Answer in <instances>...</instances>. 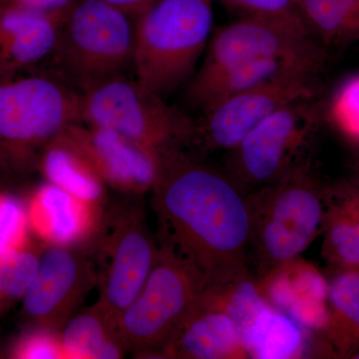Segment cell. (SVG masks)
<instances>
[{"instance_id": "cell-1", "label": "cell", "mask_w": 359, "mask_h": 359, "mask_svg": "<svg viewBox=\"0 0 359 359\" xmlns=\"http://www.w3.org/2000/svg\"><path fill=\"white\" fill-rule=\"evenodd\" d=\"M150 193L158 242L197 266L208 289L249 273V193L230 174L174 149Z\"/></svg>"}, {"instance_id": "cell-2", "label": "cell", "mask_w": 359, "mask_h": 359, "mask_svg": "<svg viewBox=\"0 0 359 359\" xmlns=\"http://www.w3.org/2000/svg\"><path fill=\"white\" fill-rule=\"evenodd\" d=\"M82 122L81 92L49 75L0 76V171L39 166L49 142Z\"/></svg>"}, {"instance_id": "cell-3", "label": "cell", "mask_w": 359, "mask_h": 359, "mask_svg": "<svg viewBox=\"0 0 359 359\" xmlns=\"http://www.w3.org/2000/svg\"><path fill=\"white\" fill-rule=\"evenodd\" d=\"M214 0H157L136 20L133 69L144 88L165 98L191 77L205 53Z\"/></svg>"}, {"instance_id": "cell-4", "label": "cell", "mask_w": 359, "mask_h": 359, "mask_svg": "<svg viewBox=\"0 0 359 359\" xmlns=\"http://www.w3.org/2000/svg\"><path fill=\"white\" fill-rule=\"evenodd\" d=\"M133 20L103 0H72L51 54L65 82L83 92L133 67Z\"/></svg>"}, {"instance_id": "cell-5", "label": "cell", "mask_w": 359, "mask_h": 359, "mask_svg": "<svg viewBox=\"0 0 359 359\" xmlns=\"http://www.w3.org/2000/svg\"><path fill=\"white\" fill-rule=\"evenodd\" d=\"M250 245L257 259V278L301 256L320 233L325 192L311 176L309 162L282 180L249 193Z\"/></svg>"}, {"instance_id": "cell-6", "label": "cell", "mask_w": 359, "mask_h": 359, "mask_svg": "<svg viewBox=\"0 0 359 359\" xmlns=\"http://www.w3.org/2000/svg\"><path fill=\"white\" fill-rule=\"evenodd\" d=\"M207 289L197 266L159 244L143 289L116 321V337L126 353L159 358L168 339Z\"/></svg>"}, {"instance_id": "cell-7", "label": "cell", "mask_w": 359, "mask_h": 359, "mask_svg": "<svg viewBox=\"0 0 359 359\" xmlns=\"http://www.w3.org/2000/svg\"><path fill=\"white\" fill-rule=\"evenodd\" d=\"M82 122L160 151L195 140L197 123L125 75L81 92Z\"/></svg>"}, {"instance_id": "cell-8", "label": "cell", "mask_w": 359, "mask_h": 359, "mask_svg": "<svg viewBox=\"0 0 359 359\" xmlns=\"http://www.w3.org/2000/svg\"><path fill=\"white\" fill-rule=\"evenodd\" d=\"M100 268L95 306L114 325L143 289L154 266L159 242L149 229L140 202L118 203L105 211L96 238Z\"/></svg>"}, {"instance_id": "cell-9", "label": "cell", "mask_w": 359, "mask_h": 359, "mask_svg": "<svg viewBox=\"0 0 359 359\" xmlns=\"http://www.w3.org/2000/svg\"><path fill=\"white\" fill-rule=\"evenodd\" d=\"M323 116L318 98L283 106L230 151L229 174L248 193L273 185L308 163V150Z\"/></svg>"}, {"instance_id": "cell-10", "label": "cell", "mask_w": 359, "mask_h": 359, "mask_svg": "<svg viewBox=\"0 0 359 359\" xmlns=\"http://www.w3.org/2000/svg\"><path fill=\"white\" fill-rule=\"evenodd\" d=\"M323 45L282 23L245 18L222 26L209 40L198 76L259 60H282L320 74L325 65Z\"/></svg>"}, {"instance_id": "cell-11", "label": "cell", "mask_w": 359, "mask_h": 359, "mask_svg": "<svg viewBox=\"0 0 359 359\" xmlns=\"http://www.w3.org/2000/svg\"><path fill=\"white\" fill-rule=\"evenodd\" d=\"M318 74L297 72L222 99L203 110L196 138L230 152L269 115L294 101L318 98Z\"/></svg>"}, {"instance_id": "cell-12", "label": "cell", "mask_w": 359, "mask_h": 359, "mask_svg": "<svg viewBox=\"0 0 359 359\" xmlns=\"http://www.w3.org/2000/svg\"><path fill=\"white\" fill-rule=\"evenodd\" d=\"M95 283L97 269L81 248L47 245L23 311L37 327L60 332Z\"/></svg>"}, {"instance_id": "cell-13", "label": "cell", "mask_w": 359, "mask_h": 359, "mask_svg": "<svg viewBox=\"0 0 359 359\" xmlns=\"http://www.w3.org/2000/svg\"><path fill=\"white\" fill-rule=\"evenodd\" d=\"M66 133L106 186L134 198L152 191L167 151L149 147L111 130L88 126L83 122L71 125Z\"/></svg>"}, {"instance_id": "cell-14", "label": "cell", "mask_w": 359, "mask_h": 359, "mask_svg": "<svg viewBox=\"0 0 359 359\" xmlns=\"http://www.w3.org/2000/svg\"><path fill=\"white\" fill-rule=\"evenodd\" d=\"M257 285L273 308L321 334L327 320L330 282L313 264L295 257L259 278Z\"/></svg>"}, {"instance_id": "cell-15", "label": "cell", "mask_w": 359, "mask_h": 359, "mask_svg": "<svg viewBox=\"0 0 359 359\" xmlns=\"http://www.w3.org/2000/svg\"><path fill=\"white\" fill-rule=\"evenodd\" d=\"M27 210L29 228L47 245L71 248L95 242L105 214L48 182L36 189Z\"/></svg>"}, {"instance_id": "cell-16", "label": "cell", "mask_w": 359, "mask_h": 359, "mask_svg": "<svg viewBox=\"0 0 359 359\" xmlns=\"http://www.w3.org/2000/svg\"><path fill=\"white\" fill-rule=\"evenodd\" d=\"M159 358L242 359L248 355L237 323L203 294L168 339Z\"/></svg>"}, {"instance_id": "cell-17", "label": "cell", "mask_w": 359, "mask_h": 359, "mask_svg": "<svg viewBox=\"0 0 359 359\" xmlns=\"http://www.w3.org/2000/svg\"><path fill=\"white\" fill-rule=\"evenodd\" d=\"M61 13H41L13 6L0 11V76L20 74L50 57Z\"/></svg>"}, {"instance_id": "cell-18", "label": "cell", "mask_w": 359, "mask_h": 359, "mask_svg": "<svg viewBox=\"0 0 359 359\" xmlns=\"http://www.w3.org/2000/svg\"><path fill=\"white\" fill-rule=\"evenodd\" d=\"M37 168L46 182L85 204L98 208L105 205L106 184L71 140L66 129L47 144Z\"/></svg>"}, {"instance_id": "cell-19", "label": "cell", "mask_w": 359, "mask_h": 359, "mask_svg": "<svg viewBox=\"0 0 359 359\" xmlns=\"http://www.w3.org/2000/svg\"><path fill=\"white\" fill-rule=\"evenodd\" d=\"M314 332L302 327L289 314L264 306L243 330L248 358H302L309 353Z\"/></svg>"}, {"instance_id": "cell-20", "label": "cell", "mask_w": 359, "mask_h": 359, "mask_svg": "<svg viewBox=\"0 0 359 359\" xmlns=\"http://www.w3.org/2000/svg\"><path fill=\"white\" fill-rule=\"evenodd\" d=\"M297 72L318 74L294 63L269 59L233 66L205 76L195 75L189 85L188 99L203 111L226 97Z\"/></svg>"}, {"instance_id": "cell-21", "label": "cell", "mask_w": 359, "mask_h": 359, "mask_svg": "<svg viewBox=\"0 0 359 359\" xmlns=\"http://www.w3.org/2000/svg\"><path fill=\"white\" fill-rule=\"evenodd\" d=\"M323 255L335 271L359 268V187L325 192Z\"/></svg>"}, {"instance_id": "cell-22", "label": "cell", "mask_w": 359, "mask_h": 359, "mask_svg": "<svg viewBox=\"0 0 359 359\" xmlns=\"http://www.w3.org/2000/svg\"><path fill=\"white\" fill-rule=\"evenodd\" d=\"M321 335L332 353H359V268L337 269L328 289V316Z\"/></svg>"}, {"instance_id": "cell-23", "label": "cell", "mask_w": 359, "mask_h": 359, "mask_svg": "<svg viewBox=\"0 0 359 359\" xmlns=\"http://www.w3.org/2000/svg\"><path fill=\"white\" fill-rule=\"evenodd\" d=\"M65 358L118 359L126 353L95 304L73 316L59 334Z\"/></svg>"}, {"instance_id": "cell-24", "label": "cell", "mask_w": 359, "mask_h": 359, "mask_svg": "<svg viewBox=\"0 0 359 359\" xmlns=\"http://www.w3.org/2000/svg\"><path fill=\"white\" fill-rule=\"evenodd\" d=\"M314 37L323 45L359 43V0H299Z\"/></svg>"}, {"instance_id": "cell-25", "label": "cell", "mask_w": 359, "mask_h": 359, "mask_svg": "<svg viewBox=\"0 0 359 359\" xmlns=\"http://www.w3.org/2000/svg\"><path fill=\"white\" fill-rule=\"evenodd\" d=\"M40 255L26 245L0 249V297H22L39 271Z\"/></svg>"}, {"instance_id": "cell-26", "label": "cell", "mask_w": 359, "mask_h": 359, "mask_svg": "<svg viewBox=\"0 0 359 359\" xmlns=\"http://www.w3.org/2000/svg\"><path fill=\"white\" fill-rule=\"evenodd\" d=\"M219 1L233 13L240 14V18L245 16V18H257L276 21L316 39L302 13L299 0H219Z\"/></svg>"}, {"instance_id": "cell-27", "label": "cell", "mask_w": 359, "mask_h": 359, "mask_svg": "<svg viewBox=\"0 0 359 359\" xmlns=\"http://www.w3.org/2000/svg\"><path fill=\"white\" fill-rule=\"evenodd\" d=\"M325 114L344 138L359 146V73L346 77L337 86Z\"/></svg>"}, {"instance_id": "cell-28", "label": "cell", "mask_w": 359, "mask_h": 359, "mask_svg": "<svg viewBox=\"0 0 359 359\" xmlns=\"http://www.w3.org/2000/svg\"><path fill=\"white\" fill-rule=\"evenodd\" d=\"M28 210L18 198L0 193V249L25 245Z\"/></svg>"}, {"instance_id": "cell-29", "label": "cell", "mask_w": 359, "mask_h": 359, "mask_svg": "<svg viewBox=\"0 0 359 359\" xmlns=\"http://www.w3.org/2000/svg\"><path fill=\"white\" fill-rule=\"evenodd\" d=\"M13 358L23 359L65 358L58 332L37 327L14 346Z\"/></svg>"}, {"instance_id": "cell-30", "label": "cell", "mask_w": 359, "mask_h": 359, "mask_svg": "<svg viewBox=\"0 0 359 359\" xmlns=\"http://www.w3.org/2000/svg\"><path fill=\"white\" fill-rule=\"evenodd\" d=\"M72 0H4L6 6H20L41 13H60Z\"/></svg>"}, {"instance_id": "cell-31", "label": "cell", "mask_w": 359, "mask_h": 359, "mask_svg": "<svg viewBox=\"0 0 359 359\" xmlns=\"http://www.w3.org/2000/svg\"><path fill=\"white\" fill-rule=\"evenodd\" d=\"M103 1L117 7L120 11H124L125 13L129 14L137 20L157 0H103Z\"/></svg>"}, {"instance_id": "cell-32", "label": "cell", "mask_w": 359, "mask_h": 359, "mask_svg": "<svg viewBox=\"0 0 359 359\" xmlns=\"http://www.w3.org/2000/svg\"><path fill=\"white\" fill-rule=\"evenodd\" d=\"M4 6H6V4H4V0H0V11H1Z\"/></svg>"}, {"instance_id": "cell-33", "label": "cell", "mask_w": 359, "mask_h": 359, "mask_svg": "<svg viewBox=\"0 0 359 359\" xmlns=\"http://www.w3.org/2000/svg\"><path fill=\"white\" fill-rule=\"evenodd\" d=\"M353 358L359 359V353L358 354H355V355H354Z\"/></svg>"}]
</instances>
